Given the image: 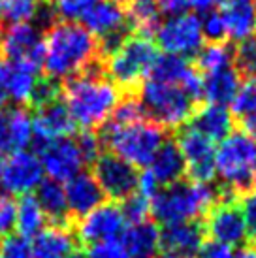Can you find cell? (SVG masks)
I'll use <instances>...</instances> for the list:
<instances>
[{
	"label": "cell",
	"instance_id": "cell-43",
	"mask_svg": "<svg viewBox=\"0 0 256 258\" xmlns=\"http://www.w3.org/2000/svg\"><path fill=\"white\" fill-rule=\"evenodd\" d=\"M78 145L79 149H81V155L85 158V162H94L100 155V140L98 136L94 134L93 130H85L83 134H79L78 138Z\"/></svg>",
	"mask_w": 256,
	"mask_h": 258
},
{
	"label": "cell",
	"instance_id": "cell-46",
	"mask_svg": "<svg viewBox=\"0 0 256 258\" xmlns=\"http://www.w3.org/2000/svg\"><path fill=\"white\" fill-rule=\"evenodd\" d=\"M222 0H185V6H186V12H190V14H209V12H213L217 8L221 6Z\"/></svg>",
	"mask_w": 256,
	"mask_h": 258
},
{
	"label": "cell",
	"instance_id": "cell-16",
	"mask_svg": "<svg viewBox=\"0 0 256 258\" xmlns=\"http://www.w3.org/2000/svg\"><path fill=\"white\" fill-rule=\"evenodd\" d=\"M124 215L117 204H100L87 213L78 224V239L81 243L96 245L104 241H115L124 232Z\"/></svg>",
	"mask_w": 256,
	"mask_h": 258
},
{
	"label": "cell",
	"instance_id": "cell-36",
	"mask_svg": "<svg viewBox=\"0 0 256 258\" xmlns=\"http://www.w3.org/2000/svg\"><path fill=\"white\" fill-rule=\"evenodd\" d=\"M234 66L241 76L256 79V36L239 42V47L234 51Z\"/></svg>",
	"mask_w": 256,
	"mask_h": 258
},
{
	"label": "cell",
	"instance_id": "cell-1",
	"mask_svg": "<svg viewBox=\"0 0 256 258\" xmlns=\"http://www.w3.org/2000/svg\"><path fill=\"white\" fill-rule=\"evenodd\" d=\"M98 40L79 23L51 25L43 36V70L47 78L72 79L96 64Z\"/></svg>",
	"mask_w": 256,
	"mask_h": 258
},
{
	"label": "cell",
	"instance_id": "cell-23",
	"mask_svg": "<svg viewBox=\"0 0 256 258\" xmlns=\"http://www.w3.org/2000/svg\"><path fill=\"white\" fill-rule=\"evenodd\" d=\"M32 142V117L23 108L0 111V155L25 151Z\"/></svg>",
	"mask_w": 256,
	"mask_h": 258
},
{
	"label": "cell",
	"instance_id": "cell-39",
	"mask_svg": "<svg viewBox=\"0 0 256 258\" xmlns=\"http://www.w3.org/2000/svg\"><path fill=\"white\" fill-rule=\"evenodd\" d=\"M0 258H32L30 241L19 234H8L0 241Z\"/></svg>",
	"mask_w": 256,
	"mask_h": 258
},
{
	"label": "cell",
	"instance_id": "cell-37",
	"mask_svg": "<svg viewBox=\"0 0 256 258\" xmlns=\"http://www.w3.org/2000/svg\"><path fill=\"white\" fill-rule=\"evenodd\" d=\"M145 115H143L142 104L136 96H126V98H121L117 108L113 109L111 117L107 119L106 122H111V124H130V122H138L143 121Z\"/></svg>",
	"mask_w": 256,
	"mask_h": 258
},
{
	"label": "cell",
	"instance_id": "cell-19",
	"mask_svg": "<svg viewBox=\"0 0 256 258\" xmlns=\"http://www.w3.org/2000/svg\"><path fill=\"white\" fill-rule=\"evenodd\" d=\"M74 128H76V124L68 113V108L58 98L40 106L36 115L32 117V140L36 142V145L68 138L74 132Z\"/></svg>",
	"mask_w": 256,
	"mask_h": 258
},
{
	"label": "cell",
	"instance_id": "cell-42",
	"mask_svg": "<svg viewBox=\"0 0 256 258\" xmlns=\"http://www.w3.org/2000/svg\"><path fill=\"white\" fill-rule=\"evenodd\" d=\"M87 258H130L124 245L115 239V241H104V243L91 245Z\"/></svg>",
	"mask_w": 256,
	"mask_h": 258
},
{
	"label": "cell",
	"instance_id": "cell-3",
	"mask_svg": "<svg viewBox=\"0 0 256 258\" xmlns=\"http://www.w3.org/2000/svg\"><path fill=\"white\" fill-rule=\"evenodd\" d=\"M219 202V186H213L211 183L177 181L158 188L151 200V215L164 226L190 222L207 215V211Z\"/></svg>",
	"mask_w": 256,
	"mask_h": 258
},
{
	"label": "cell",
	"instance_id": "cell-5",
	"mask_svg": "<svg viewBox=\"0 0 256 258\" xmlns=\"http://www.w3.org/2000/svg\"><path fill=\"white\" fill-rule=\"evenodd\" d=\"M100 145L111 155L122 158L124 162L138 166H149L160 145L166 142L162 126L155 122L138 121L130 124H111L106 122L100 130Z\"/></svg>",
	"mask_w": 256,
	"mask_h": 258
},
{
	"label": "cell",
	"instance_id": "cell-52",
	"mask_svg": "<svg viewBox=\"0 0 256 258\" xmlns=\"http://www.w3.org/2000/svg\"><path fill=\"white\" fill-rule=\"evenodd\" d=\"M252 186H254V190H256V173H254V179H252Z\"/></svg>",
	"mask_w": 256,
	"mask_h": 258
},
{
	"label": "cell",
	"instance_id": "cell-33",
	"mask_svg": "<svg viewBox=\"0 0 256 258\" xmlns=\"http://www.w3.org/2000/svg\"><path fill=\"white\" fill-rule=\"evenodd\" d=\"M40 0H0V19L8 25L30 23L40 14Z\"/></svg>",
	"mask_w": 256,
	"mask_h": 258
},
{
	"label": "cell",
	"instance_id": "cell-34",
	"mask_svg": "<svg viewBox=\"0 0 256 258\" xmlns=\"http://www.w3.org/2000/svg\"><path fill=\"white\" fill-rule=\"evenodd\" d=\"M234 113L239 117L241 124L256 121V79H249L243 83L237 96L232 102Z\"/></svg>",
	"mask_w": 256,
	"mask_h": 258
},
{
	"label": "cell",
	"instance_id": "cell-9",
	"mask_svg": "<svg viewBox=\"0 0 256 258\" xmlns=\"http://www.w3.org/2000/svg\"><path fill=\"white\" fill-rule=\"evenodd\" d=\"M81 23L96 40L100 38V53L109 55L126 38L128 12L122 8L121 0H98Z\"/></svg>",
	"mask_w": 256,
	"mask_h": 258
},
{
	"label": "cell",
	"instance_id": "cell-41",
	"mask_svg": "<svg viewBox=\"0 0 256 258\" xmlns=\"http://www.w3.org/2000/svg\"><path fill=\"white\" fill-rule=\"evenodd\" d=\"M15 211H17V204L14 198L0 192V237L8 236L15 226Z\"/></svg>",
	"mask_w": 256,
	"mask_h": 258
},
{
	"label": "cell",
	"instance_id": "cell-32",
	"mask_svg": "<svg viewBox=\"0 0 256 258\" xmlns=\"http://www.w3.org/2000/svg\"><path fill=\"white\" fill-rule=\"evenodd\" d=\"M128 12V25H132L142 36L155 34L158 23H160V10L155 0H142L134 2Z\"/></svg>",
	"mask_w": 256,
	"mask_h": 258
},
{
	"label": "cell",
	"instance_id": "cell-48",
	"mask_svg": "<svg viewBox=\"0 0 256 258\" xmlns=\"http://www.w3.org/2000/svg\"><path fill=\"white\" fill-rule=\"evenodd\" d=\"M243 130H245V132H249L250 136H254V138H256V121L247 122V124H243Z\"/></svg>",
	"mask_w": 256,
	"mask_h": 258
},
{
	"label": "cell",
	"instance_id": "cell-21",
	"mask_svg": "<svg viewBox=\"0 0 256 258\" xmlns=\"http://www.w3.org/2000/svg\"><path fill=\"white\" fill-rule=\"evenodd\" d=\"M68 211L72 219H83L87 213L96 209L100 204H104V192L96 183L93 173L79 172L74 177L66 181L64 185Z\"/></svg>",
	"mask_w": 256,
	"mask_h": 258
},
{
	"label": "cell",
	"instance_id": "cell-51",
	"mask_svg": "<svg viewBox=\"0 0 256 258\" xmlns=\"http://www.w3.org/2000/svg\"><path fill=\"white\" fill-rule=\"evenodd\" d=\"M2 162H4V155H0V168H2Z\"/></svg>",
	"mask_w": 256,
	"mask_h": 258
},
{
	"label": "cell",
	"instance_id": "cell-45",
	"mask_svg": "<svg viewBox=\"0 0 256 258\" xmlns=\"http://www.w3.org/2000/svg\"><path fill=\"white\" fill-rule=\"evenodd\" d=\"M241 211L247 222V230H249V236L252 239H256V192L247 194L241 202Z\"/></svg>",
	"mask_w": 256,
	"mask_h": 258
},
{
	"label": "cell",
	"instance_id": "cell-12",
	"mask_svg": "<svg viewBox=\"0 0 256 258\" xmlns=\"http://www.w3.org/2000/svg\"><path fill=\"white\" fill-rule=\"evenodd\" d=\"M204 230H206V236H209L213 241L224 243L232 249L243 245L249 237L241 206L235 200L215 204L207 211Z\"/></svg>",
	"mask_w": 256,
	"mask_h": 258
},
{
	"label": "cell",
	"instance_id": "cell-22",
	"mask_svg": "<svg viewBox=\"0 0 256 258\" xmlns=\"http://www.w3.org/2000/svg\"><path fill=\"white\" fill-rule=\"evenodd\" d=\"M219 14L226 27V38L245 42L256 36V0H222Z\"/></svg>",
	"mask_w": 256,
	"mask_h": 258
},
{
	"label": "cell",
	"instance_id": "cell-7",
	"mask_svg": "<svg viewBox=\"0 0 256 258\" xmlns=\"http://www.w3.org/2000/svg\"><path fill=\"white\" fill-rule=\"evenodd\" d=\"M157 58V45L149 36H126L107 55V74L117 87L134 89L149 76Z\"/></svg>",
	"mask_w": 256,
	"mask_h": 258
},
{
	"label": "cell",
	"instance_id": "cell-30",
	"mask_svg": "<svg viewBox=\"0 0 256 258\" xmlns=\"http://www.w3.org/2000/svg\"><path fill=\"white\" fill-rule=\"evenodd\" d=\"M45 222L47 219L43 215L34 194L21 196V200L17 204V211H15V228L19 232V236H23L25 239L34 237L45 228Z\"/></svg>",
	"mask_w": 256,
	"mask_h": 258
},
{
	"label": "cell",
	"instance_id": "cell-53",
	"mask_svg": "<svg viewBox=\"0 0 256 258\" xmlns=\"http://www.w3.org/2000/svg\"><path fill=\"white\" fill-rule=\"evenodd\" d=\"M128 2H132V4H134V2H142V0H128Z\"/></svg>",
	"mask_w": 256,
	"mask_h": 258
},
{
	"label": "cell",
	"instance_id": "cell-28",
	"mask_svg": "<svg viewBox=\"0 0 256 258\" xmlns=\"http://www.w3.org/2000/svg\"><path fill=\"white\" fill-rule=\"evenodd\" d=\"M149 172L160 186L173 185L185 175V160L177 147V142L166 140L149 164Z\"/></svg>",
	"mask_w": 256,
	"mask_h": 258
},
{
	"label": "cell",
	"instance_id": "cell-25",
	"mask_svg": "<svg viewBox=\"0 0 256 258\" xmlns=\"http://www.w3.org/2000/svg\"><path fill=\"white\" fill-rule=\"evenodd\" d=\"M34 198L42 208L43 215L51 221V226H70L72 217L68 211V202L62 183L53 179H43L36 186Z\"/></svg>",
	"mask_w": 256,
	"mask_h": 258
},
{
	"label": "cell",
	"instance_id": "cell-40",
	"mask_svg": "<svg viewBox=\"0 0 256 258\" xmlns=\"http://www.w3.org/2000/svg\"><path fill=\"white\" fill-rule=\"evenodd\" d=\"M200 19H202L204 38H207L209 42H224L226 27H224V21H222V15L219 14V10L204 14V17H200Z\"/></svg>",
	"mask_w": 256,
	"mask_h": 258
},
{
	"label": "cell",
	"instance_id": "cell-50",
	"mask_svg": "<svg viewBox=\"0 0 256 258\" xmlns=\"http://www.w3.org/2000/svg\"><path fill=\"white\" fill-rule=\"evenodd\" d=\"M68 258H87V256H85V254H83V252L74 251V252H72V254H70V256H68Z\"/></svg>",
	"mask_w": 256,
	"mask_h": 258
},
{
	"label": "cell",
	"instance_id": "cell-47",
	"mask_svg": "<svg viewBox=\"0 0 256 258\" xmlns=\"http://www.w3.org/2000/svg\"><path fill=\"white\" fill-rule=\"evenodd\" d=\"M234 258H256V245L239 249L237 252H234Z\"/></svg>",
	"mask_w": 256,
	"mask_h": 258
},
{
	"label": "cell",
	"instance_id": "cell-29",
	"mask_svg": "<svg viewBox=\"0 0 256 258\" xmlns=\"http://www.w3.org/2000/svg\"><path fill=\"white\" fill-rule=\"evenodd\" d=\"M158 236L160 230L151 221L130 224L124 228L121 243L124 245L130 258H158Z\"/></svg>",
	"mask_w": 256,
	"mask_h": 258
},
{
	"label": "cell",
	"instance_id": "cell-11",
	"mask_svg": "<svg viewBox=\"0 0 256 258\" xmlns=\"http://www.w3.org/2000/svg\"><path fill=\"white\" fill-rule=\"evenodd\" d=\"M94 179L100 185L106 198L113 202L126 200L130 194L138 190L140 173L132 164L124 162L122 158L115 157L111 153L98 155L93 162Z\"/></svg>",
	"mask_w": 256,
	"mask_h": 258
},
{
	"label": "cell",
	"instance_id": "cell-44",
	"mask_svg": "<svg viewBox=\"0 0 256 258\" xmlns=\"http://www.w3.org/2000/svg\"><path fill=\"white\" fill-rule=\"evenodd\" d=\"M196 258H234V249L219 241H206Z\"/></svg>",
	"mask_w": 256,
	"mask_h": 258
},
{
	"label": "cell",
	"instance_id": "cell-10",
	"mask_svg": "<svg viewBox=\"0 0 256 258\" xmlns=\"http://www.w3.org/2000/svg\"><path fill=\"white\" fill-rule=\"evenodd\" d=\"M43 181V168L36 153L17 151L4 158L0 168V190L8 196L32 194Z\"/></svg>",
	"mask_w": 256,
	"mask_h": 258
},
{
	"label": "cell",
	"instance_id": "cell-14",
	"mask_svg": "<svg viewBox=\"0 0 256 258\" xmlns=\"http://www.w3.org/2000/svg\"><path fill=\"white\" fill-rule=\"evenodd\" d=\"M38 158L42 162L43 172L53 181H68L76 173L81 172L85 158L76 138H60L49 144L38 145Z\"/></svg>",
	"mask_w": 256,
	"mask_h": 258
},
{
	"label": "cell",
	"instance_id": "cell-27",
	"mask_svg": "<svg viewBox=\"0 0 256 258\" xmlns=\"http://www.w3.org/2000/svg\"><path fill=\"white\" fill-rule=\"evenodd\" d=\"M204 78V91L202 98H206L207 104L215 106H224L232 104L241 89V74L235 70V66L219 70V72L202 76Z\"/></svg>",
	"mask_w": 256,
	"mask_h": 258
},
{
	"label": "cell",
	"instance_id": "cell-8",
	"mask_svg": "<svg viewBox=\"0 0 256 258\" xmlns=\"http://www.w3.org/2000/svg\"><path fill=\"white\" fill-rule=\"evenodd\" d=\"M155 38L158 45L166 51V55H175L183 58L198 55L206 40L200 15L190 12L170 15L160 21L155 30Z\"/></svg>",
	"mask_w": 256,
	"mask_h": 258
},
{
	"label": "cell",
	"instance_id": "cell-4",
	"mask_svg": "<svg viewBox=\"0 0 256 258\" xmlns=\"http://www.w3.org/2000/svg\"><path fill=\"white\" fill-rule=\"evenodd\" d=\"M215 172L221 181V202L247 192L256 173V138L245 130H232L215 149Z\"/></svg>",
	"mask_w": 256,
	"mask_h": 258
},
{
	"label": "cell",
	"instance_id": "cell-13",
	"mask_svg": "<svg viewBox=\"0 0 256 258\" xmlns=\"http://www.w3.org/2000/svg\"><path fill=\"white\" fill-rule=\"evenodd\" d=\"M2 57L40 68L43 62V34L38 25H8L0 36Z\"/></svg>",
	"mask_w": 256,
	"mask_h": 258
},
{
	"label": "cell",
	"instance_id": "cell-2",
	"mask_svg": "<svg viewBox=\"0 0 256 258\" xmlns=\"http://www.w3.org/2000/svg\"><path fill=\"white\" fill-rule=\"evenodd\" d=\"M119 100V87L107 79L96 64L68 79L64 87V104L72 121L85 130L102 126L111 117Z\"/></svg>",
	"mask_w": 256,
	"mask_h": 258
},
{
	"label": "cell",
	"instance_id": "cell-24",
	"mask_svg": "<svg viewBox=\"0 0 256 258\" xmlns=\"http://www.w3.org/2000/svg\"><path fill=\"white\" fill-rule=\"evenodd\" d=\"M76 249V234L70 226H45L32 237V258H68Z\"/></svg>",
	"mask_w": 256,
	"mask_h": 258
},
{
	"label": "cell",
	"instance_id": "cell-6",
	"mask_svg": "<svg viewBox=\"0 0 256 258\" xmlns=\"http://www.w3.org/2000/svg\"><path fill=\"white\" fill-rule=\"evenodd\" d=\"M138 100L142 104L143 115L158 126L179 128L192 115L196 100L185 89L157 79H147L140 89Z\"/></svg>",
	"mask_w": 256,
	"mask_h": 258
},
{
	"label": "cell",
	"instance_id": "cell-17",
	"mask_svg": "<svg viewBox=\"0 0 256 258\" xmlns=\"http://www.w3.org/2000/svg\"><path fill=\"white\" fill-rule=\"evenodd\" d=\"M206 243V230L198 221L168 224L158 236V258H196Z\"/></svg>",
	"mask_w": 256,
	"mask_h": 258
},
{
	"label": "cell",
	"instance_id": "cell-49",
	"mask_svg": "<svg viewBox=\"0 0 256 258\" xmlns=\"http://www.w3.org/2000/svg\"><path fill=\"white\" fill-rule=\"evenodd\" d=\"M6 102H8V96L0 91V111H2V109H6Z\"/></svg>",
	"mask_w": 256,
	"mask_h": 258
},
{
	"label": "cell",
	"instance_id": "cell-31",
	"mask_svg": "<svg viewBox=\"0 0 256 258\" xmlns=\"http://www.w3.org/2000/svg\"><path fill=\"white\" fill-rule=\"evenodd\" d=\"M230 66H234V49L224 42H209L196 55V68L204 76Z\"/></svg>",
	"mask_w": 256,
	"mask_h": 258
},
{
	"label": "cell",
	"instance_id": "cell-20",
	"mask_svg": "<svg viewBox=\"0 0 256 258\" xmlns=\"http://www.w3.org/2000/svg\"><path fill=\"white\" fill-rule=\"evenodd\" d=\"M38 81V68L0 57V91L6 94L8 100L32 104Z\"/></svg>",
	"mask_w": 256,
	"mask_h": 258
},
{
	"label": "cell",
	"instance_id": "cell-15",
	"mask_svg": "<svg viewBox=\"0 0 256 258\" xmlns=\"http://www.w3.org/2000/svg\"><path fill=\"white\" fill-rule=\"evenodd\" d=\"M177 147L185 160V170L190 181L211 183L217 177L215 172V144L198 134L190 126L179 132Z\"/></svg>",
	"mask_w": 256,
	"mask_h": 258
},
{
	"label": "cell",
	"instance_id": "cell-26",
	"mask_svg": "<svg viewBox=\"0 0 256 258\" xmlns=\"http://www.w3.org/2000/svg\"><path fill=\"white\" fill-rule=\"evenodd\" d=\"M190 128L209 142H222L234 128V117L224 106L207 104L190 117Z\"/></svg>",
	"mask_w": 256,
	"mask_h": 258
},
{
	"label": "cell",
	"instance_id": "cell-18",
	"mask_svg": "<svg viewBox=\"0 0 256 258\" xmlns=\"http://www.w3.org/2000/svg\"><path fill=\"white\" fill-rule=\"evenodd\" d=\"M151 79H157L162 83H171L181 89H185L194 100L202 98L204 91V78L198 72L196 66H192L186 58L175 57V55H164L158 57L153 70L149 74Z\"/></svg>",
	"mask_w": 256,
	"mask_h": 258
},
{
	"label": "cell",
	"instance_id": "cell-38",
	"mask_svg": "<svg viewBox=\"0 0 256 258\" xmlns=\"http://www.w3.org/2000/svg\"><path fill=\"white\" fill-rule=\"evenodd\" d=\"M121 211L124 215V221H128L130 224L143 222L147 221V217L151 215V200L136 190L134 194L128 196L126 200H122Z\"/></svg>",
	"mask_w": 256,
	"mask_h": 258
},
{
	"label": "cell",
	"instance_id": "cell-35",
	"mask_svg": "<svg viewBox=\"0 0 256 258\" xmlns=\"http://www.w3.org/2000/svg\"><path fill=\"white\" fill-rule=\"evenodd\" d=\"M98 0H53L51 12L60 21L78 23L87 15V12L96 4Z\"/></svg>",
	"mask_w": 256,
	"mask_h": 258
}]
</instances>
